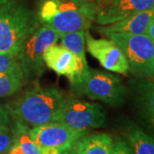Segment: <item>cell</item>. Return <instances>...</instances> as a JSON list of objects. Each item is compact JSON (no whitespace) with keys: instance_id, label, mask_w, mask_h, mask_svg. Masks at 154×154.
I'll return each instance as SVG.
<instances>
[{"instance_id":"1","label":"cell","mask_w":154,"mask_h":154,"mask_svg":"<svg viewBox=\"0 0 154 154\" xmlns=\"http://www.w3.org/2000/svg\"><path fill=\"white\" fill-rule=\"evenodd\" d=\"M66 97L56 87L34 86L8 103L5 108L16 123L33 128L56 122Z\"/></svg>"},{"instance_id":"2","label":"cell","mask_w":154,"mask_h":154,"mask_svg":"<svg viewBox=\"0 0 154 154\" xmlns=\"http://www.w3.org/2000/svg\"><path fill=\"white\" fill-rule=\"evenodd\" d=\"M95 15L92 0H39L36 11L39 24L59 34L88 31Z\"/></svg>"},{"instance_id":"3","label":"cell","mask_w":154,"mask_h":154,"mask_svg":"<svg viewBox=\"0 0 154 154\" xmlns=\"http://www.w3.org/2000/svg\"><path fill=\"white\" fill-rule=\"evenodd\" d=\"M39 26L36 12L22 2L13 0L0 6V53L17 57Z\"/></svg>"},{"instance_id":"4","label":"cell","mask_w":154,"mask_h":154,"mask_svg":"<svg viewBox=\"0 0 154 154\" xmlns=\"http://www.w3.org/2000/svg\"><path fill=\"white\" fill-rule=\"evenodd\" d=\"M76 95H84L110 106H120L126 99L127 88L121 80L108 71L89 69L86 74L70 82Z\"/></svg>"},{"instance_id":"5","label":"cell","mask_w":154,"mask_h":154,"mask_svg":"<svg viewBox=\"0 0 154 154\" xmlns=\"http://www.w3.org/2000/svg\"><path fill=\"white\" fill-rule=\"evenodd\" d=\"M108 38L119 45L126 57L129 72L138 78H150L154 74V44L146 33H111Z\"/></svg>"},{"instance_id":"6","label":"cell","mask_w":154,"mask_h":154,"mask_svg":"<svg viewBox=\"0 0 154 154\" xmlns=\"http://www.w3.org/2000/svg\"><path fill=\"white\" fill-rule=\"evenodd\" d=\"M60 34L51 28L39 26L28 37L17 57L27 82H36L45 69L44 54L46 49L59 40Z\"/></svg>"},{"instance_id":"7","label":"cell","mask_w":154,"mask_h":154,"mask_svg":"<svg viewBox=\"0 0 154 154\" xmlns=\"http://www.w3.org/2000/svg\"><path fill=\"white\" fill-rule=\"evenodd\" d=\"M106 115L102 105L74 97H68L61 106L56 122L79 130L99 128L105 123Z\"/></svg>"},{"instance_id":"8","label":"cell","mask_w":154,"mask_h":154,"mask_svg":"<svg viewBox=\"0 0 154 154\" xmlns=\"http://www.w3.org/2000/svg\"><path fill=\"white\" fill-rule=\"evenodd\" d=\"M89 134L88 130H79L60 122H51L28 129V134L38 148L57 147L69 151L78 139Z\"/></svg>"},{"instance_id":"9","label":"cell","mask_w":154,"mask_h":154,"mask_svg":"<svg viewBox=\"0 0 154 154\" xmlns=\"http://www.w3.org/2000/svg\"><path fill=\"white\" fill-rule=\"evenodd\" d=\"M88 51L97 59L105 69L116 74L128 75L129 67L122 50L110 38H95L86 32Z\"/></svg>"},{"instance_id":"10","label":"cell","mask_w":154,"mask_h":154,"mask_svg":"<svg viewBox=\"0 0 154 154\" xmlns=\"http://www.w3.org/2000/svg\"><path fill=\"white\" fill-rule=\"evenodd\" d=\"M154 6V0H99L94 22L108 25Z\"/></svg>"},{"instance_id":"11","label":"cell","mask_w":154,"mask_h":154,"mask_svg":"<svg viewBox=\"0 0 154 154\" xmlns=\"http://www.w3.org/2000/svg\"><path fill=\"white\" fill-rule=\"evenodd\" d=\"M129 86L133 103L139 116L154 137V82L149 78L135 77Z\"/></svg>"},{"instance_id":"12","label":"cell","mask_w":154,"mask_h":154,"mask_svg":"<svg viewBox=\"0 0 154 154\" xmlns=\"http://www.w3.org/2000/svg\"><path fill=\"white\" fill-rule=\"evenodd\" d=\"M45 65L57 75L66 76L69 83L82 76L89 70L82 66L75 56L65 47L59 45H52L45 51Z\"/></svg>"},{"instance_id":"13","label":"cell","mask_w":154,"mask_h":154,"mask_svg":"<svg viewBox=\"0 0 154 154\" xmlns=\"http://www.w3.org/2000/svg\"><path fill=\"white\" fill-rule=\"evenodd\" d=\"M154 20V6L147 10L140 11L129 17H127L118 22L101 25L97 28V30L103 35L108 33H130L140 34L146 33V31L150 23Z\"/></svg>"},{"instance_id":"14","label":"cell","mask_w":154,"mask_h":154,"mask_svg":"<svg viewBox=\"0 0 154 154\" xmlns=\"http://www.w3.org/2000/svg\"><path fill=\"white\" fill-rule=\"evenodd\" d=\"M113 139L108 134H86L73 144L69 152L75 154H111Z\"/></svg>"},{"instance_id":"15","label":"cell","mask_w":154,"mask_h":154,"mask_svg":"<svg viewBox=\"0 0 154 154\" xmlns=\"http://www.w3.org/2000/svg\"><path fill=\"white\" fill-rule=\"evenodd\" d=\"M124 137L134 154H154V137L140 127L134 124L128 127Z\"/></svg>"},{"instance_id":"16","label":"cell","mask_w":154,"mask_h":154,"mask_svg":"<svg viewBox=\"0 0 154 154\" xmlns=\"http://www.w3.org/2000/svg\"><path fill=\"white\" fill-rule=\"evenodd\" d=\"M86 32L75 31L60 34L61 45L69 50L82 63V66L88 69L89 67L86 57Z\"/></svg>"},{"instance_id":"17","label":"cell","mask_w":154,"mask_h":154,"mask_svg":"<svg viewBox=\"0 0 154 154\" xmlns=\"http://www.w3.org/2000/svg\"><path fill=\"white\" fill-rule=\"evenodd\" d=\"M14 140L5 154H40L39 148L31 140L28 134V127L16 123Z\"/></svg>"},{"instance_id":"18","label":"cell","mask_w":154,"mask_h":154,"mask_svg":"<svg viewBox=\"0 0 154 154\" xmlns=\"http://www.w3.org/2000/svg\"><path fill=\"white\" fill-rule=\"evenodd\" d=\"M23 74H11L0 76V98L11 96L20 90L24 83Z\"/></svg>"},{"instance_id":"19","label":"cell","mask_w":154,"mask_h":154,"mask_svg":"<svg viewBox=\"0 0 154 154\" xmlns=\"http://www.w3.org/2000/svg\"><path fill=\"white\" fill-rule=\"evenodd\" d=\"M11 74H23L17 57L0 53V76Z\"/></svg>"},{"instance_id":"20","label":"cell","mask_w":154,"mask_h":154,"mask_svg":"<svg viewBox=\"0 0 154 154\" xmlns=\"http://www.w3.org/2000/svg\"><path fill=\"white\" fill-rule=\"evenodd\" d=\"M111 154H134L127 141L122 137L116 136L113 139Z\"/></svg>"},{"instance_id":"21","label":"cell","mask_w":154,"mask_h":154,"mask_svg":"<svg viewBox=\"0 0 154 154\" xmlns=\"http://www.w3.org/2000/svg\"><path fill=\"white\" fill-rule=\"evenodd\" d=\"M14 140V134L10 130L0 131V154L5 153Z\"/></svg>"},{"instance_id":"22","label":"cell","mask_w":154,"mask_h":154,"mask_svg":"<svg viewBox=\"0 0 154 154\" xmlns=\"http://www.w3.org/2000/svg\"><path fill=\"white\" fill-rule=\"evenodd\" d=\"M11 116L5 107L0 105V131L10 130Z\"/></svg>"},{"instance_id":"23","label":"cell","mask_w":154,"mask_h":154,"mask_svg":"<svg viewBox=\"0 0 154 154\" xmlns=\"http://www.w3.org/2000/svg\"><path fill=\"white\" fill-rule=\"evenodd\" d=\"M39 151H40V154H59L62 152H63L61 149L57 147H43V148H39Z\"/></svg>"},{"instance_id":"24","label":"cell","mask_w":154,"mask_h":154,"mask_svg":"<svg viewBox=\"0 0 154 154\" xmlns=\"http://www.w3.org/2000/svg\"><path fill=\"white\" fill-rule=\"evenodd\" d=\"M146 34L148 36L150 39L152 41V43L154 44V20L150 23V25H149L146 31Z\"/></svg>"},{"instance_id":"25","label":"cell","mask_w":154,"mask_h":154,"mask_svg":"<svg viewBox=\"0 0 154 154\" xmlns=\"http://www.w3.org/2000/svg\"><path fill=\"white\" fill-rule=\"evenodd\" d=\"M11 1H13V0H0V6L3 5H5L7 3L11 2Z\"/></svg>"},{"instance_id":"26","label":"cell","mask_w":154,"mask_h":154,"mask_svg":"<svg viewBox=\"0 0 154 154\" xmlns=\"http://www.w3.org/2000/svg\"><path fill=\"white\" fill-rule=\"evenodd\" d=\"M59 154H70V153H69V151H64V152H62Z\"/></svg>"},{"instance_id":"27","label":"cell","mask_w":154,"mask_h":154,"mask_svg":"<svg viewBox=\"0 0 154 154\" xmlns=\"http://www.w3.org/2000/svg\"><path fill=\"white\" fill-rule=\"evenodd\" d=\"M92 1H93V2H94V4H95V3H96V2H98L99 0H92Z\"/></svg>"},{"instance_id":"28","label":"cell","mask_w":154,"mask_h":154,"mask_svg":"<svg viewBox=\"0 0 154 154\" xmlns=\"http://www.w3.org/2000/svg\"><path fill=\"white\" fill-rule=\"evenodd\" d=\"M69 153H70V154H75V153H74V152H69Z\"/></svg>"},{"instance_id":"29","label":"cell","mask_w":154,"mask_h":154,"mask_svg":"<svg viewBox=\"0 0 154 154\" xmlns=\"http://www.w3.org/2000/svg\"><path fill=\"white\" fill-rule=\"evenodd\" d=\"M152 78H153V82H154V74H153V75H152Z\"/></svg>"}]
</instances>
